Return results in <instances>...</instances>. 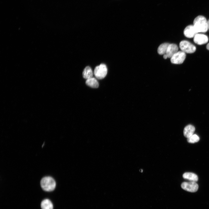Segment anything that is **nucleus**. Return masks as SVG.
<instances>
[{
  "mask_svg": "<svg viewBox=\"0 0 209 209\" xmlns=\"http://www.w3.org/2000/svg\"><path fill=\"white\" fill-rule=\"evenodd\" d=\"M181 187L186 191L193 192L197 190L199 186L196 182L190 181L183 183L181 184Z\"/></svg>",
  "mask_w": 209,
  "mask_h": 209,
  "instance_id": "6",
  "label": "nucleus"
},
{
  "mask_svg": "<svg viewBox=\"0 0 209 209\" xmlns=\"http://www.w3.org/2000/svg\"><path fill=\"white\" fill-rule=\"evenodd\" d=\"M193 40L196 44L200 45L206 43L208 41V39L206 35L198 33L194 37Z\"/></svg>",
  "mask_w": 209,
  "mask_h": 209,
  "instance_id": "7",
  "label": "nucleus"
},
{
  "mask_svg": "<svg viewBox=\"0 0 209 209\" xmlns=\"http://www.w3.org/2000/svg\"><path fill=\"white\" fill-rule=\"evenodd\" d=\"M185 57V53L182 51H178L170 58V61L173 64H181L183 62Z\"/></svg>",
  "mask_w": 209,
  "mask_h": 209,
  "instance_id": "5",
  "label": "nucleus"
},
{
  "mask_svg": "<svg viewBox=\"0 0 209 209\" xmlns=\"http://www.w3.org/2000/svg\"><path fill=\"white\" fill-rule=\"evenodd\" d=\"M40 185L42 189L44 191L50 192L54 190L56 186V182L51 177L45 176L40 181Z\"/></svg>",
  "mask_w": 209,
  "mask_h": 209,
  "instance_id": "2",
  "label": "nucleus"
},
{
  "mask_svg": "<svg viewBox=\"0 0 209 209\" xmlns=\"http://www.w3.org/2000/svg\"><path fill=\"white\" fill-rule=\"evenodd\" d=\"M42 209H53V206L51 202L48 199L43 200L41 204Z\"/></svg>",
  "mask_w": 209,
  "mask_h": 209,
  "instance_id": "14",
  "label": "nucleus"
},
{
  "mask_svg": "<svg viewBox=\"0 0 209 209\" xmlns=\"http://www.w3.org/2000/svg\"><path fill=\"white\" fill-rule=\"evenodd\" d=\"M183 33L185 36L189 38L194 37L198 33L193 25L187 26L184 29Z\"/></svg>",
  "mask_w": 209,
  "mask_h": 209,
  "instance_id": "8",
  "label": "nucleus"
},
{
  "mask_svg": "<svg viewBox=\"0 0 209 209\" xmlns=\"http://www.w3.org/2000/svg\"><path fill=\"white\" fill-rule=\"evenodd\" d=\"M195 130V128L193 125H188L184 129V135L188 138L193 134Z\"/></svg>",
  "mask_w": 209,
  "mask_h": 209,
  "instance_id": "10",
  "label": "nucleus"
},
{
  "mask_svg": "<svg viewBox=\"0 0 209 209\" xmlns=\"http://www.w3.org/2000/svg\"><path fill=\"white\" fill-rule=\"evenodd\" d=\"M193 25L197 33H205L208 30L207 21L202 15L198 16L194 19Z\"/></svg>",
  "mask_w": 209,
  "mask_h": 209,
  "instance_id": "1",
  "label": "nucleus"
},
{
  "mask_svg": "<svg viewBox=\"0 0 209 209\" xmlns=\"http://www.w3.org/2000/svg\"><path fill=\"white\" fill-rule=\"evenodd\" d=\"M179 47L181 51L185 53H193L196 50V47L194 45L186 40H183L180 42Z\"/></svg>",
  "mask_w": 209,
  "mask_h": 209,
  "instance_id": "4",
  "label": "nucleus"
},
{
  "mask_svg": "<svg viewBox=\"0 0 209 209\" xmlns=\"http://www.w3.org/2000/svg\"><path fill=\"white\" fill-rule=\"evenodd\" d=\"M86 84L93 88H97L99 87V83L97 80L93 77L87 79L86 81Z\"/></svg>",
  "mask_w": 209,
  "mask_h": 209,
  "instance_id": "12",
  "label": "nucleus"
},
{
  "mask_svg": "<svg viewBox=\"0 0 209 209\" xmlns=\"http://www.w3.org/2000/svg\"><path fill=\"white\" fill-rule=\"evenodd\" d=\"M170 44L169 43H165L161 44L158 48V53L160 55L166 54L167 48Z\"/></svg>",
  "mask_w": 209,
  "mask_h": 209,
  "instance_id": "15",
  "label": "nucleus"
},
{
  "mask_svg": "<svg viewBox=\"0 0 209 209\" xmlns=\"http://www.w3.org/2000/svg\"><path fill=\"white\" fill-rule=\"evenodd\" d=\"M93 75L92 70L91 68L89 66H86L83 71V77L86 80L92 77Z\"/></svg>",
  "mask_w": 209,
  "mask_h": 209,
  "instance_id": "13",
  "label": "nucleus"
},
{
  "mask_svg": "<svg viewBox=\"0 0 209 209\" xmlns=\"http://www.w3.org/2000/svg\"><path fill=\"white\" fill-rule=\"evenodd\" d=\"M107 69L106 65L101 64L96 67L94 71V74L96 77L98 79H102L106 75Z\"/></svg>",
  "mask_w": 209,
  "mask_h": 209,
  "instance_id": "3",
  "label": "nucleus"
},
{
  "mask_svg": "<svg viewBox=\"0 0 209 209\" xmlns=\"http://www.w3.org/2000/svg\"><path fill=\"white\" fill-rule=\"evenodd\" d=\"M199 137L196 134H193L187 138L188 142L190 143H194L198 142L199 140Z\"/></svg>",
  "mask_w": 209,
  "mask_h": 209,
  "instance_id": "16",
  "label": "nucleus"
},
{
  "mask_svg": "<svg viewBox=\"0 0 209 209\" xmlns=\"http://www.w3.org/2000/svg\"><path fill=\"white\" fill-rule=\"evenodd\" d=\"M183 178L188 179L190 181L197 182L198 180L197 176L194 173L192 172H185L183 175Z\"/></svg>",
  "mask_w": 209,
  "mask_h": 209,
  "instance_id": "11",
  "label": "nucleus"
},
{
  "mask_svg": "<svg viewBox=\"0 0 209 209\" xmlns=\"http://www.w3.org/2000/svg\"><path fill=\"white\" fill-rule=\"evenodd\" d=\"M207 26L208 30H209V19L207 21Z\"/></svg>",
  "mask_w": 209,
  "mask_h": 209,
  "instance_id": "18",
  "label": "nucleus"
},
{
  "mask_svg": "<svg viewBox=\"0 0 209 209\" xmlns=\"http://www.w3.org/2000/svg\"><path fill=\"white\" fill-rule=\"evenodd\" d=\"M163 57L164 59H166L168 58L166 54L163 55Z\"/></svg>",
  "mask_w": 209,
  "mask_h": 209,
  "instance_id": "17",
  "label": "nucleus"
},
{
  "mask_svg": "<svg viewBox=\"0 0 209 209\" xmlns=\"http://www.w3.org/2000/svg\"><path fill=\"white\" fill-rule=\"evenodd\" d=\"M206 48L208 50H209V43L207 44L206 46Z\"/></svg>",
  "mask_w": 209,
  "mask_h": 209,
  "instance_id": "19",
  "label": "nucleus"
},
{
  "mask_svg": "<svg viewBox=\"0 0 209 209\" xmlns=\"http://www.w3.org/2000/svg\"><path fill=\"white\" fill-rule=\"evenodd\" d=\"M178 47L175 44H170L168 46L166 53L168 58H171L174 54L178 51Z\"/></svg>",
  "mask_w": 209,
  "mask_h": 209,
  "instance_id": "9",
  "label": "nucleus"
}]
</instances>
